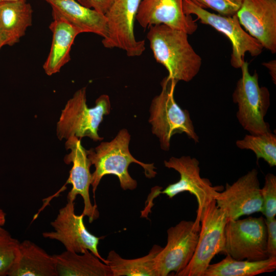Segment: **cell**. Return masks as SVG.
Listing matches in <instances>:
<instances>
[{
    "label": "cell",
    "instance_id": "obj_1",
    "mask_svg": "<svg viewBox=\"0 0 276 276\" xmlns=\"http://www.w3.org/2000/svg\"><path fill=\"white\" fill-rule=\"evenodd\" d=\"M155 60L168 71V77L189 82L199 72L201 57L194 51L186 32L164 25L151 26L147 34Z\"/></svg>",
    "mask_w": 276,
    "mask_h": 276
},
{
    "label": "cell",
    "instance_id": "obj_2",
    "mask_svg": "<svg viewBox=\"0 0 276 276\" xmlns=\"http://www.w3.org/2000/svg\"><path fill=\"white\" fill-rule=\"evenodd\" d=\"M130 141V134L128 130L122 129L111 141L101 142L95 148L87 150L88 158L95 167L91 183L94 195L102 177L108 174L117 176L123 190L135 189L137 182L131 177L128 170L129 165L133 163L143 168L147 178H151L156 175L153 163H144L132 155L129 149Z\"/></svg>",
    "mask_w": 276,
    "mask_h": 276
},
{
    "label": "cell",
    "instance_id": "obj_3",
    "mask_svg": "<svg viewBox=\"0 0 276 276\" xmlns=\"http://www.w3.org/2000/svg\"><path fill=\"white\" fill-rule=\"evenodd\" d=\"M177 82L168 76L165 77L160 83V93L153 98L150 106L149 122L152 132L158 139L164 151L169 150L171 139L176 134L184 133L195 143L199 142L189 111L182 109L174 99Z\"/></svg>",
    "mask_w": 276,
    "mask_h": 276
},
{
    "label": "cell",
    "instance_id": "obj_4",
    "mask_svg": "<svg viewBox=\"0 0 276 276\" xmlns=\"http://www.w3.org/2000/svg\"><path fill=\"white\" fill-rule=\"evenodd\" d=\"M95 104L94 107H88L85 87L77 90L62 110L57 124L58 138L62 140L73 136L80 139L87 136L94 141L103 140L98 131L104 116L110 113L109 97L102 95L96 99Z\"/></svg>",
    "mask_w": 276,
    "mask_h": 276
},
{
    "label": "cell",
    "instance_id": "obj_5",
    "mask_svg": "<svg viewBox=\"0 0 276 276\" xmlns=\"http://www.w3.org/2000/svg\"><path fill=\"white\" fill-rule=\"evenodd\" d=\"M242 76L237 81L232 98L237 104V120L242 127L251 134L270 131L264 120L270 106V93L266 87H260L257 72L251 75L248 64L244 61L241 66Z\"/></svg>",
    "mask_w": 276,
    "mask_h": 276
},
{
    "label": "cell",
    "instance_id": "obj_6",
    "mask_svg": "<svg viewBox=\"0 0 276 276\" xmlns=\"http://www.w3.org/2000/svg\"><path fill=\"white\" fill-rule=\"evenodd\" d=\"M166 167L173 169L180 175L179 180L168 185L163 191L160 187L152 189L149 198L151 200L160 194H166L172 198L179 193L188 192L196 198L198 208L194 223L200 229V219L209 202L222 190V186H213L208 179L202 178L200 175L199 161L190 156H182L177 158L171 157L164 161Z\"/></svg>",
    "mask_w": 276,
    "mask_h": 276
},
{
    "label": "cell",
    "instance_id": "obj_7",
    "mask_svg": "<svg viewBox=\"0 0 276 276\" xmlns=\"http://www.w3.org/2000/svg\"><path fill=\"white\" fill-rule=\"evenodd\" d=\"M222 253L237 260L260 261L269 258L265 219L262 216L227 220Z\"/></svg>",
    "mask_w": 276,
    "mask_h": 276
},
{
    "label": "cell",
    "instance_id": "obj_8",
    "mask_svg": "<svg viewBox=\"0 0 276 276\" xmlns=\"http://www.w3.org/2000/svg\"><path fill=\"white\" fill-rule=\"evenodd\" d=\"M227 219L216 205L215 199L208 205L200 219L197 244L187 266L177 276H203L213 259L222 253L224 246V229Z\"/></svg>",
    "mask_w": 276,
    "mask_h": 276
},
{
    "label": "cell",
    "instance_id": "obj_9",
    "mask_svg": "<svg viewBox=\"0 0 276 276\" xmlns=\"http://www.w3.org/2000/svg\"><path fill=\"white\" fill-rule=\"evenodd\" d=\"M182 8L186 14L196 15L201 23L211 26L227 37L232 44L231 63L234 67H241L245 61L246 53L251 56H257L262 53L263 46L242 29L236 14L224 16L213 13L190 0L182 1Z\"/></svg>",
    "mask_w": 276,
    "mask_h": 276
},
{
    "label": "cell",
    "instance_id": "obj_10",
    "mask_svg": "<svg viewBox=\"0 0 276 276\" xmlns=\"http://www.w3.org/2000/svg\"><path fill=\"white\" fill-rule=\"evenodd\" d=\"M141 0H113L105 14L107 34L102 40L106 48H118L129 57L141 56L145 50V40L136 39L134 22Z\"/></svg>",
    "mask_w": 276,
    "mask_h": 276
},
{
    "label": "cell",
    "instance_id": "obj_11",
    "mask_svg": "<svg viewBox=\"0 0 276 276\" xmlns=\"http://www.w3.org/2000/svg\"><path fill=\"white\" fill-rule=\"evenodd\" d=\"M199 229L194 221L182 220L167 229V242L157 255L154 261L156 276L175 275L190 262L195 252Z\"/></svg>",
    "mask_w": 276,
    "mask_h": 276
},
{
    "label": "cell",
    "instance_id": "obj_12",
    "mask_svg": "<svg viewBox=\"0 0 276 276\" xmlns=\"http://www.w3.org/2000/svg\"><path fill=\"white\" fill-rule=\"evenodd\" d=\"M83 214L75 213L74 201L67 200L65 206L59 210L55 219L51 222L54 231L42 233L45 238L61 242L66 250L82 254L89 250L98 258L105 262L98 251V244L101 237L89 232L83 222Z\"/></svg>",
    "mask_w": 276,
    "mask_h": 276
},
{
    "label": "cell",
    "instance_id": "obj_13",
    "mask_svg": "<svg viewBox=\"0 0 276 276\" xmlns=\"http://www.w3.org/2000/svg\"><path fill=\"white\" fill-rule=\"evenodd\" d=\"M214 199L227 220L262 213L263 201L258 171L253 169L232 185L226 183L225 190L218 192Z\"/></svg>",
    "mask_w": 276,
    "mask_h": 276
},
{
    "label": "cell",
    "instance_id": "obj_14",
    "mask_svg": "<svg viewBox=\"0 0 276 276\" xmlns=\"http://www.w3.org/2000/svg\"><path fill=\"white\" fill-rule=\"evenodd\" d=\"M66 149L71 152L65 155L64 162L66 164H73L70 171V176L65 184H71L72 188L67 195V200L74 201L78 195L83 198L84 203L83 215L88 218L91 223L99 217L97 205L92 204L89 195V187L92 181V174L90 167L92 165L87 156V151L83 147L81 139L73 136L67 139L65 143Z\"/></svg>",
    "mask_w": 276,
    "mask_h": 276
},
{
    "label": "cell",
    "instance_id": "obj_15",
    "mask_svg": "<svg viewBox=\"0 0 276 276\" xmlns=\"http://www.w3.org/2000/svg\"><path fill=\"white\" fill-rule=\"evenodd\" d=\"M236 15L263 48L276 52V0H242Z\"/></svg>",
    "mask_w": 276,
    "mask_h": 276
},
{
    "label": "cell",
    "instance_id": "obj_16",
    "mask_svg": "<svg viewBox=\"0 0 276 276\" xmlns=\"http://www.w3.org/2000/svg\"><path fill=\"white\" fill-rule=\"evenodd\" d=\"M182 1L141 0L136 20L144 28L164 25L191 35L198 26L191 15L184 13Z\"/></svg>",
    "mask_w": 276,
    "mask_h": 276
},
{
    "label": "cell",
    "instance_id": "obj_17",
    "mask_svg": "<svg viewBox=\"0 0 276 276\" xmlns=\"http://www.w3.org/2000/svg\"><path fill=\"white\" fill-rule=\"evenodd\" d=\"M50 5L52 16L61 17L81 33H92L103 38L107 34L105 14L83 6L77 0H42Z\"/></svg>",
    "mask_w": 276,
    "mask_h": 276
},
{
    "label": "cell",
    "instance_id": "obj_18",
    "mask_svg": "<svg viewBox=\"0 0 276 276\" xmlns=\"http://www.w3.org/2000/svg\"><path fill=\"white\" fill-rule=\"evenodd\" d=\"M8 276H57L54 256L31 241L19 243Z\"/></svg>",
    "mask_w": 276,
    "mask_h": 276
},
{
    "label": "cell",
    "instance_id": "obj_19",
    "mask_svg": "<svg viewBox=\"0 0 276 276\" xmlns=\"http://www.w3.org/2000/svg\"><path fill=\"white\" fill-rule=\"evenodd\" d=\"M49 26L52 33V40L48 56L43 68L45 74L51 76L60 72L71 60L70 51L76 37L80 32L61 17L52 16Z\"/></svg>",
    "mask_w": 276,
    "mask_h": 276
},
{
    "label": "cell",
    "instance_id": "obj_20",
    "mask_svg": "<svg viewBox=\"0 0 276 276\" xmlns=\"http://www.w3.org/2000/svg\"><path fill=\"white\" fill-rule=\"evenodd\" d=\"M33 9L26 2L0 5V41L3 45L18 43L32 23Z\"/></svg>",
    "mask_w": 276,
    "mask_h": 276
},
{
    "label": "cell",
    "instance_id": "obj_21",
    "mask_svg": "<svg viewBox=\"0 0 276 276\" xmlns=\"http://www.w3.org/2000/svg\"><path fill=\"white\" fill-rule=\"evenodd\" d=\"M53 256L57 276H113L109 266L89 250L80 254L65 250Z\"/></svg>",
    "mask_w": 276,
    "mask_h": 276
},
{
    "label": "cell",
    "instance_id": "obj_22",
    "mask_svg": "<svg viewBox=\"0 0 276 276\" xmlns=\"http://www.w3.org/2000/svg\"><path fill=\"white\" fill-rule=\"evenodd\" d=\"M276 269V257L260 261L237 260L229 256L210 264L203 276H254Z\"/></svg>",
    "mask_w": 276,
    "mask_h": 276
},
{
    "label": "cell",
    "instance_id": "obj_23",
    "mask_svg": "<svg viewBox=\"0 0 276 276\" xmlns=\"http://www.w3.org/2000/svg\"><path fill=\"white\" fill-rule=\"evenodd\" d=\"M162 248L159 245H154L147 255L132 259L122 258L112 250L104 263L110 267L113 276H156L155 259Z\"/></svg>",
    "mask_w": 276,
    "mask_h": 276
},
{
    "label": "cell",
    "instance_id": "obj_24",
    "mask_svg": "<svg viewBox=\"0 0 276 276\" xmlns=\"http://www.w3.org/2000/svg\"><path fill=\"white\" fill-rule=\"evenodd\" d=\"M236 146L241 149L252 151L257 159H263L270 167L276 165V135L271 131L259 134H247L237 140Z\"/></svg>",
    "mask_w": 276,
    "mask_h": 276
},
{
    "label": "cell",
    "instance_id": "obj_25",
    "mask_svg": "<svg viewBox=\"0 0 276 276\" xmlns=\"http://www.w3.org/2000/svg\"><path fill=\"white\" fill-rule=\"evenodd\" d=\"M19 243L3 226H0V276L8 275Z\"/></svg>",
    "mask_w": 276,
    "mask_h": 276
},
{
    "label": "cell",
    "instance_id": "obj_26",
    "mask_svg": "<svg viewBox=\"0 0 276 276\" xmlns=\"http://www.w3.org/2000/svg\"><path fill=\"white\" fill-rule=\"evenodd\" d=\"M263 207L262 213L266 219L275 218L276 215V176L267 174L265 178L264 185L261 188Z\"/></svg>",
    "mask_w": 276,
    "mask_h": 276
},
{
    "label": "cell",
    "instance_id": "obj_27",
    "mask_svg": "<svg viewBox=\"0 0 276 276\" xmlns=\"http://www.w3.org/2000/svg\"><path fill=\"white\" fill-rule=\"evenodd\" d=\"M198 7L205 9L210 8L224 16L236 15L239 9L241 1L239 0H190Z\"/></svg>",
    "mask_w": 276,
    "mask_h": 276
},
{
    "label": "cell",
    "instance_id": "obj_28",
    "mask_svg": "<svg viewBox=\"0 0 276 276\" xmlns=\"http://www.w3.org/2000/svg\"><path fill=\"white\" fill-rule=\"evenodd\" d=\"M267 250L269 257H276V220L265 219Z\"/></svg>",
    "mask_w": 276,
    "mask_h": 276
},
{
    "label": "cell",
    "instance_id": "obj_29",
    "mask_svg": "<svg viewBox=\"0 0 276 276\" xmlns=\"http://www.w3.org/2000/svg\"><path fill=\"white\" fill-rule=\"evenodd\" d=\"M78 2L87 8H91L105 14L112 4L113 0H77Z\"/></svg>",
    "mask_w": 276,
    "mask_h": 276
},
{
    "label": "cell",
    "instance_id": "obj_30",
    "mask_svg": "<svg viewBox=\"0 0 276 276\" xmlns=\"http://www.w3.org/2000/svg\"><path fill=\"white\" fill-rule=\"evenodd\" d=\"M262 64L269 70L273 83H276V60H272L267 62H264Z\"/></svg>",
    "mask_w": 276,
    "mask_h": 276
},
{
    "label": "cell",
    "instance_id": "obj_31",
    "mask_svg": "<svg viewBox=\"0 0 276 276\" xmlns=\"http://www.w3.org/2000/svg\"><path fill=\"white\" fill-rule=\"evenodd\" d=\"M6 214L0 208V226H3L6 222Z\"/></svg>",
    "mask_w": 276,
    "mask_h": 276
},
{
    "label": "cell",
    "instance_id": "obj_32",
    "mask_svg": "<svg viewBox=\"0 0 276 276\" xmlns=\"http://www.w3.org/2000/svg\"><path fill=\"white\" fill-rule=\"evenodd\" d=\"M27 0H0V5L13 2H26Z\"/></svg>",
    "mask_w": 276,
    "mask_h": 276
},
{
    "label": "cell",
    "instance_id": "obj_33",
    "mask_svg": "<svg viewBox=\"0 0 276 276\" xmlns=\"http://www.w3.org/2000/svg\"><path fill=\"white\" fill-rule=\"evenodd\" d=\"M3 47V45L0 41V49Z\"/></svg>",
    "mask_w": 276,
    "mask_h": 276
},
{
    "label": "cell",
    "instance_id": "obj_34",
    "mask_svg": "<svg viewBox=\"0 0 276 276\" xmlns=\"http://www.w3.org/2000/svg\"><path fill=\"white\" fill-rule=\"evenodd\" d=\"M239 1H241V2H242V0H239Z\"/></svg>",
    "mask_w": 276,
    "mask_h": 276
}]
</instances>
